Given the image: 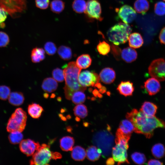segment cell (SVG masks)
<instances>
[{"mask_svg": "<svg viewBox=\"0 0 165 165\" xmlns=\"http://www.w3.org/2000/svg\"><path fill=\"white\" fill-rule=\"evenodd\" d=\"M50 7L52 12L59 14L64 10L65 3L61 0H53L51 2Z\"/></svg>", "mask_w": 165, "mask_h": 165, "instance_id": "d6a6232c", "label": "cell"}, {"mask_svg": "<svg viewBox=\"0 0 165 165\" xmlns=\"http://www.w3.org/2000/svg\"><path fill=\"white\" fill-rule=\"evenodd\" d=\"M45 52L42 48L35 47L31 50V58L32 61L34 63L39 62L44 59Z\"/></svg>", "mask_w": 165, "mask_h": 165, "instance_id": "484cf974", "label": "cell"}, {"mask_svg": "<svg viewBox=\"0 0 165 165\" xmlns=\"http://www.w3.org/2000/svg\"><path fill=\"white\" fill-rule=\"evenodd\" d=\"M72 6L73 10L78 13L84 12L86 8V3L84 0H74Z\"/></svg>", "mask_w": 165, "mask_h": 165, "instance_id": "1f68e13d", "label": "cell"}, {"mask_svg": "<svg viewBox=\"0 0 165 165\" xmlns=\"http://www.w3.org/2000/svg\"><path fill=\"white\" fill-rule=\"evenodd\" d=\"M63 70L65 85L64 87L66 98L70 100L74 92L78 90L84 91L86 88L82 86L78 81V77L81 69L76 62L72 61L64 66Z\"/></svg>", "mask_w": 165, "mask_h": 165, "instance_id": "6da1fadb", "label": "cell"}, {"mask_svg": "<svg viewBox=\"0 0 165 165\" xmlns=\"http://www.w3.org/2000/svg\"><path fill=\"white\" fill-rule=\"evenodd\" d=\"M27 116L26 112L20 108H17L9 119L6 126L7 131L22 132L26 126Z\"/></svg>", "mask_w": 165, "mask_h": 165, "instance_id": "5b68a950", "label": "cell"}, {"mask_svg": "<svg viewBox=\"0 0 165 165\" xmlns=\"http://www.w3.org/2000/svg\"><path fill=\"white\" fill-rule=\"evenodd\" d=\"M128 40L130 46L135 49L140 48L142 46L144 43L141 35L137 32L130 34Z\"/></svg>", "mask_w": 165, "mask_h": 165, "instance_id": "e0dca14e", "label": "cell"}, {"mask_svg": "<svg viewBox=\"0 0 165 165\" xmlns=\"http://www.w3.org/2000/svg\"><path fill=\"white\" fill-rule=\"evenodd\" d=\"M158 128H165V122L155 116H146L136 133L143 134L147 138H150L153 135L154 130Z\"/></svg>", "mask_w": 165, "mask_h": 165, "instance_id": "277c9868", "label": "cell"}, {"mask_svg": "<svg viewBox=\"0 0 165 165\" xmlns=\"http://www.w3.org/2000/svg\"><path fill=\"white\" fill-rule=\"evenodd\" d=\"M151 151L153 156L157 159L163 158L165 155V148L161 143H157L154 145Z\"/></svg>", "mask_w": 165, "mask_h": 165, "instance_id": "f546056e", "label": "cell"}, {"mask_svg": "<svg viewBox=\"0 0 165 165\" xmlns=\"http://www.w3.org/2000/svg\"><path fill=\"white\" fill-rule=\"evenodd\" d=\"M11 93L10 87L6 85L0 86V99L6 100Z\"/></svg>", "mask_w": 165, "mask_h": 165, "instance_id": "60d3db41", "label": "cell"}, {"mask_svg": "<svg viewBox=\"0 0 165 165\" xmlns=\"http://www.w3.org/2000/svg\"><path fill=\"white\" fill-rule=\"evenodd\" d=\"M100 79L103 83L109 84L115 80L116 75L115 71L110 68H105L102 69L99 75Z\"/></svg>", "mask_w": 165, "mask_h": 165, "instance_id": "5bb4252c", "label": "cell"}, {"mask_svg": "<svg viewBox=\"0 0 165 165\" xmlns=\"http://www.w3.org/2000/svg\"><path fill=\"white\" fill-rule=\"evenodd\" d=\"M119 128L123 133L131 135L134 130V127L131 122L127 119H124L120 122Z\"/></svg>", "mask_w": 165, "mask_h": 165, "instance_id": "83f0119b", "label": "cell"}, {"mask_svg": "<svg viewBox=\"0 0 165 165\" xmlns=\"http://www.w3.org/2000/svg\"><path fill=\"white\" fill-rule=\"evenodd\" d=\"M28 108L29 114L34 119L38 118L43 110L41 106L35 103H32L29 105Z\"/></svg>", "mask_w": 165, "mask_h": 165, "instance_id": "4316f807", "label": "cell"}, {"mask_svg": "<svg viewBox=\"0 0 165 165\" xmlns=\"http://www.w3.org/2000/svg\"><path fill=\"white\" fill-rule=\"evenodd\" d=\"M163 163L160 161L155 159H151L148 162V165H162Z\"/></svg>", "mask_w": 165, "mask_h": 165, "instance_id": "bcb514c9", "label": "cell"}, {"mask_svg": "<svg viewBox=\"0 0 165 165\" xmlns=\"http://www.w3.org/2000/svg\"><path fill=\"white\" fill-rule=\"evenodd\" d=\"M87 158L89 160L94 161L97 160L102 153V150L94 146H89L86 151Z\"/></svg>", "mask_w": 165, "mask_h": 165, "instance_id": "44dd1931", "label": "cell"}, {"mask_svg": "<svg viewBox=\"0 0 165 165\" xmlns=\"http://www.w3.org/2000/svg\"><path fill=\"white\" fill-rule=\"evenodd\" d=\"M61 155L60 153L57 152H53V159L56 160L57 159L61 158Z\"/></svg>", "mask_w": 165, "mask_h": 165, "instance_id": "7dc6e473", "label": "cell"}, {"mask_svg": "<svg viewBox=\"0 0 165 165\" xmlns=\"http://www.w3.org/2000/svg\"><path fill=\"white\" fill-rule=\"evenodd\" d=\"M130 138L122 133L116 134V146L112 148V155L114 161L118 164L129 163L127 160V150L129 148L128 142Z\"/></svg>", "mask_w": 165, "mask_h": 165, "instance_id": "7a4b0ae2", "label": "cell"}, {"mask_svg": "<svg viewBox=\"0 0 165 165\" xmlns=\"http://www.w3.org/2000/svg\"><path fill=\"white\" fill-rule=\"evenodd\" d=\"M122 59L127 63H130L135 61L137 57V51L130 47L123 49L121 52Z\"/></svg>", "mask_w": 165, "mask_h": 165, "instance_id": "2e32d148", "label": "cell"}, {"mask_svg": "<svg viewBox=\"0 0 165 165\" xmlns=\"http://www.w3.org/2000/svg\"><path fill=\"white\" fill-rule=\"evenodd\" d=\"M86 156V152L85 149L80 146H75L72 150L71 157L75 161H83Z\"/></svg>", "mask_w": 165, "mask_h": 165, "instance_id": "603a6c76", "label": "cell"}, {"mask_svg": "<svg viewBox=\"0 0 165 165\" xmlns=\"http://www.w3.org/2000/svg\"><path fill=\"white\" fill-rule=\"evenodd\" d=\"M144 87L147 93L150 96L157 93L161 89L159 80L153 77L147 80L144 82Z\"/></svg>", "mask_w": 165, "mask_h": 165, "instance_id": "4fadbf2b", "label": "cell"}, {"mask_svg": "<svg viewBox=\"0 0 165 165\" xmlns=\"http://www.w3.org/2000/svg\"><path fill=\"white\" fill-rule=\"evenodd\" d=\"M164 1H165V0H163Z\"/></svg>", "mask_w": 165, "mask_h": 165, "instance_id": "f907efd6", "label": "cell"}, {"mask_svg": "<svg viewBox=\"0 0 165 165\" xmlns=\"http://www.w3.org/2000/svg\"><path fill=\"white\" fill-rule=\"evenodd\" d=\"M99 76L94 72L86 70L79 73L78 81L81 85L84 87L90 86H94L99 82Z\"/></svg>", "mask_w": 165, "mask_h": 165, "instance_id": "30bf717a", "label": "cell"}, {"mask_svg": "<svg viewBox=\"0 0 165 165\" xmlns=\"http://www.w3.org/2000/svg\"><path fill=\"white\" fill-rule=\"evenodd\" d=\"M84 91L81 90L76 91L73 94L71 99L75 104L78 105L84 103L86 100V96Z\"/></svg>", "mask_w": 165, "mask_h": 165, "instance_id": "e575fe53", "label": "cell"}, {"mask_svg": "<svg viewBox=\"0 0 165 165\" xmlns=\"http://www.w3.org/2000/svg\"><path fill=\"white\" fill-rule=\"evenodd\" d=\"M8 13L0 7V23L4 22L6 19Z\"/></svg>", "mask_w": 165, "mask_h": 165, "instance_id": "ee69618b", "label": "cell"}, {"mask_svg": "<svg viewBox=\"0 0 165 165\" xmlns=\"http://www.w3.org/2000/svg\"><path fill=\"white\" fill-rule=\"evenodd\" d=\"M9 42V38L5 32L0 31V47H5Z\"/></svg>", "mask_w": 165, "mask_h": 165, "instance_id": "b9f144b4", "label": "cell"}, {"mask_svg": "<svg viewBox=\"0 0 165 165\" xmlns=\"http://www.w3.org/2000/svg\"><path fill=\"white\" fill-rule=\"evenodd\" d=\"M97 49L100 54L107 55L110 51L111 48L109 44L105 41L100 42L97 45Z\"/></svg>", "mask_w": 165, "mask_h": 165, "instance_id": "d590c367", "label": "cell"}, {"mask_svg": "<svg viewBox=\"0 0 165 165\" xmlns=\"http://www.w3.org/2000/svg\"><path fill=\"white\" fill-rule=\"evenodd\" d=\"M9 103L13 105L19 106L22 105L24 100L23 94L20 92L11 93L8 98Z\"/></svg>", "mask_w": 165, "mask_h": 165, "instance_id": "ffe728a7", "label": "cell"}, {"mask_svg": "<svg viewBox=\"0 0 165 165\" xmlns=\"http://www.w3.org/2000/svg\"><path fill=\"white\" fill-rule=\"evenodd\" d=\"M132 30L128 24L120 22L110 28L107 35L111 42L115 45H119L127 41Z\"/></svg>", "mask_w": 165, "mask_h": 165, "instance_id": "3957f363", "label": "cell"}, {"mask_svg": "<svg viewBox=\"0 0 165 165\" xmlns=\"http://www.w3.org/2000/svg\"><path fill=\"white\" fill-rule=\"evenodd\" d=\"M115 163L114 160L112 158H108L106 161V164L108 165H112Z\"/></svg>", "mask_w": 165, "mask_h": 165, "instance_id": "c3c4849f", "label": "cell"}, {"mask_svg": "<svg viewBox=\"0 0 165 165\" xmlns=\"http://www.w3.org/2000/svg\"><path fill=\"white\" fill-rule=\"evenodd\" d=\"M150 75L160 81L165 80V60L160 58L153 60L148 68Z\"/></svg>", "mask_w": 165, "mask_h": 165, "instance_id": "ba28073f", "label": "cell"}, {"mask_svg": "<svg viewBox=\"0 0 165 165\" xmlns=\"http://www.w3.org/2000/svg\"><path fill=\"white\" fill-rule=\"evenodd\" d=\"M52 75L53 79L58 82H62L64 79L63 70L58 68L53 70Z\"/></svg>", "mask_w": 165, "mask_h": 165, "instance_id": "f35d334b", "label": "cell"}, {"mask_svg": "<svg viewBox=\"0 0 165 165\" xmlns=\"http://www.w3.org/2000/svg\"><path fill=\"white\" fill-rule=\"evenodd\" d=\"M53 152L50 149V146L42 144L32 155L30 161V165H49L50 160L53 159Z\"/></svg>", "mask_w": 165, "mask_h": 165, "instance_id": "8992f818", "label": "cell"}, {"mask_svg": "<svg viewBox=\"0 0 165 165\" xmlns=\"http://www.w3.org/2000/svg\"><path fill=\"white\" fill-rule=\"evenodd\" d=\"M60 147L63 151H72L74 144V140L71 137L65 136L60 139Z\"/></svg>", "mask_w": 165, "mask_h": 165, "instance_id": "d4e9b609", "label": "cell"}, {"mask_svg": "<svg viewBox=\"0 0 165 165\" xmlns=\"http://www.w3.org/2000/svg\"><path fill=\"white\" fill-rule=\"evenodd\" d=\"M58 87L57 82L51 77L47 78L43 81L42 88L46 92L51 93L55 91Z\"/></svg>", "mask_w": 165, "mask_h": 165, "instance_id": "d6986e66", "label": "cell"}, {"mask_svg": "<svg viewBox=\"0 0 165 165\" xmlns=\"http://www.w3.org/2000/svg\"><path fill=\"white\" fill-rule=\"evenodd\" d=\"M89 19L101 20V9L98 0H88L86 3V8L84 12Z\"/></svg>", "mask_w": 165, "mask_h": 165, "instance_id": "9c48e42d", "label": "cell"}, {"mask_svg": "<svg viewBox=\"0 0 165 165\" xmlns=\"http://www.w3.org/2000/svg\"><path fill=\"white\" fill-rule=\"evenodd\" d=\"M50 0H35L36 7L41 9H44L47 8L49 4Z\"/></svg>", "mask_w": 165, "mask_h": 165, "instance_id": "7bdbcfd3", "label": "cell"}, {"mask_svg": "<svg viewBox=\"0 0 165 165\" xmlns=\"http://www.w3.org/2000/svg\"><path fill=\"white\" fill-rule=\"evenodd\" d=\"M10 133L8 136V139L11 144L14 145L18 144L23 140V135L21 132L16 131Z\"/></svg>", "mask_w": 165, "mask_h": 165, "instance_id": "836d02e7", "label": "cell"}, {"mask_svg": "<svg viewBox=\"0 0 165 165\" xmlns=\"http://www.w3.org/2000/svg\"><path fill=\"white\" fill-rule=\"evenodd\" d=\"M117 90L121 94L127 97L132 95L134 88L130 81H122L118 85Z\"/></svg>", "mask_w": 165, "mask_h": 165, "instance_id": "9a60e30c", "label": "cell"}, {"mask_svg": "<svg viewBox=\"0 0 165 165\" xmlns=\"http://www.w3.org/2000/svg\"><path fill=\"white\" fill-rule=\"evenodd\" d=\"M44 96L46 98H47L48 97L49 95L45 93L44 94Z\"/></svg>", "mask_w": 165, "mask_h": 165, "instance_id": "681fc988", "label": "cell"}, {"mask_svg": "<svg viewBox=\"0 0 165 165\" xmlns=\"http://www.w3.org/2000/svg\"><path fill=\"white\" fill-rule=\"evenodd\" d=\"M40 146L38 142L27 139L23 140L20 143L19 148L22 152L29 156L32 155Z\"/></svg>", "mask_w": 165, "mask_h": 165, "instance_id": "7c38bea8", "label": "cell"}, {"mask_svg": "<svg viewBox=\"0 0 165 165\" xmlns=\"http://www.w3.org/2000/svg\"><path fill=\"white\" fill-rule=\"evenodd\" d=\"M75 116L82 119L86 117L88 115V110L86 107L81 104H78L73 109Z\"/></svg>", "mask_w": 165, "mask_h": 165, "instance_id": "4dcf8cb0", "label": "cell"}, {"mask_svg": "<svg viewBox=\"0 0 165 165\" xmlns=\"http://www.w3.org/2000/svg\"><path fill=\"white\" fill-rule=\"evenodd\" d=\"M159 38L160 42L165 45V27L161 29L159 34Z\"/></svg>", "mask_w": 165, "mask_h": 165, "instance_id": "f6af8a7d", "label": "cell"}, {"mask_svg": "<svg viewBox=\"0 0 165 165\" xmlns=\"http://www.w3.org/2000/svg\"><path fill=\"white\" fill-rule=\"evenodd\" d=\"M131 158L135 163L139 165L144 164L146 160L144 154L138 152L132 153L131 155Z\"/></svg>", "mask_w": 165, "mask_h": 165, "instance_id": "8d00e7d4", "label": "cell"}, {"mask_svg": "<svg viewBox=\"0 0 165 165\" xmlns=\"http://www.w3.org/2000/svg\"><path fill=\"white\" fill-rule=\"evenodd\" d=\"M116 11L119 18L125 23L128 24L132 22L136 17L135 10L128 5H124L116 9Z\"/></svg>", "mask_w": 165, "mask_h": 165, "instance_id": "8fae6325", "label": "cell"}, {"mask_svg": "<svg viewBox=\"0 0 165 165\" xmlns=\"http://www.w3.org/2000/svg\"><path fill=\"white\" fill-rule=\"evenodd\" d=\"M57 53L60 57L64 60H70L72 57L71 49L66 46H60L58 48Z\"/></svg>", "mask_w": 165, "mask_h": 165, "instance_id": "f1b7e54d", "label": "cell"}, {"mask_svg": "<svg viewBox=\"0 0 165 165\" xmlns=\"http://www.w3.org/2000/svg\"><path fill=\"white\" fill-rule=\"evenodd\" d=\"M149 4L147 0H136L134 4V8L138 13L145 15L148 10Z\"/></svg>", "mask_w": 165, "mask_h": 165, "instance_id": "7402d4cb", "label": "cell"}, {"mask_svg": "<svg viewBox=\"0 0 165 165\" xmlns=\"http://www.w3.org/2000/svg\"><path fill=\"white\" fill-rule=\"evenodd\" d=\"M92 62V59L89 55L82 54L77 58L76 62L77 66L80 69H86L89 67Z\"/></svg>", "mask_w": 165, "mask_h": 165, "instance_id": "cb8c5ba5", "label": "cell"}, {"mask_svg": "<svg viewBox=\"0 0 165 165\" xmlns=\"http://www.w3.org/2000/svg\"><path fill=\"white\" fill-rule=\"evenodd\" d=\"M44 48L46 53L49 55L55 54L57 50L55 44L51 42H46L44 45Z\"/></svg>", "mask_w": 165, "mask_h": 165, "instance_id": "ab89813d", "label": "cell"}, {"mask_svg": "<svg viewBox=\"0 0 165 165\" xmlns=\"http://www.w3.org/2000/svg\"><path fill=\"white\" fill-rule=\"evenodd\" d=\"M0 7L13 17L25 11L26 2V0H0Z\"/></svg>", "mask_w": 165, "mask_h": 165, "instance_id": "52a82bcc", "label": "cell"}, {"mask_svg": "<svg viewBox=\"0 0 165 165\" xmlns=\"http://www.w3.org/2000/svg\"><path fill=\"white\" fill-rule=\"evenodd\" d=\"M158 109L157 106L153 103L146 101L142 104L140 110L148 116H155Z\"/></svg>", "mask_w": 165, "mask_h": 165, "instance_id": "ac0fdd59", "label": "cell"}, {"mask_svg": "<svg viewBox=\"0 0 165 165\" xmlns=\"http://www.w3.org/2000/svg\"><path fill=\"white\" fill-rule=\"evenodd\" d=\"M155 13L159 16L165 15V2L159 1L155 5L154 8Z\"/></svg>", "mask_w": 165, "mask_h": 165, "instance_id": "74e56055", "label": "cell"}]
</instances>
